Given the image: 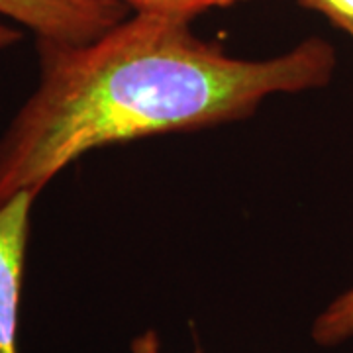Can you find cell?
I'll list each match as a JSON object with an SVG mask.
<instances>
[{
	"instance_id": "8",
	"label": "cell",
	"mask_w": 353,
	"mask_h": 353,
	"mask_svg": "<svg viewBox=\"0 0 353 353\" xmlns=\"http://www.w3.org/2000/svg\"><path fill=\"white\" fill-rule=\"evenodd\" d=\"M20 39H22V34H20L16 28L0 22V50L10 48V46H14V43L20 41Z\"/></svg>"
},
{
	"instance_id": "4",
	"label": "cell",
	"mask_w": 353,
	"mask_h": 353,
	"mask_svg": "<svg viewBox=\"0 0 353 353\" xmlns=\"http://www.w3.org/2000/svg\"><path fill=\"white\" fill-rule=\"evenodd\" d=\"M353 338V289L345 290L312 324V340L318 345H338Z\"/></svg>"
},
{
	"instance_id": "7",
	"label": "cell",
	"mask_w": 353,
	"mask_h": 353,
	"mask_svg": "<svg viewBox=\"0 0 353 353\" xmlns=\"http://www.w3.org/2000/svg\"><path fill=\"white\" fill-rule=\"evenodd\" d=\"M132 353H161V341H159V336H157L153 330H148V332L139 334L138 338L132 341Z\"/></svg>"
},
{
	"instance_id": "2",
	"label": "cell",
	"mask_w": 353,
	"mask_h": 353,
	"mask_svg": "<svg viewBox=\"0 0 353 353\" xmlns=\"http://www.w3.org/2000/svg\"><path fill=\"white\" fill-rule=\"evenodd\" d=\"M132 12L122 0H0V14L30 28L36 39L85 43Z\"/></svg>"
},
{
	"instance_id": "5",
	"label": "cell",
	"mask_w": 353,
	"mask_h": 353,
	"mask_svg": "<svg viewBox=\"0 0 353 353\" xmlns=\"http://www.w3.org/2000/svg\"><path fill=\"white\" fill-rule=\"evenodd\" d=\"M132 12L161 14L192 20L210 8H226L243 0H122Z\"/></svg>"
},
{
	"instance_id": "6",
	"label": "cell",
	"mask_w": 353,
	"mask_h": 353,
	"mask_svg": "<svg viewBox=\"0 0 353 353\" xmlns=\"http://www.w3.org/2000/svg\"><path fill=\"white\" fill-rule=\"evenodd\" d=\"M299 4L322 14L330 24L353 39V0H299Z\"/></svg>"
},
{
	"instance_id": "1",
	"label": "cell",
	"mask_w": 353,
	"mask_h": 353,
	"mask_svg": "<svg viewBox=\"0 0 353 353\" xmlns=\"http://www.w3.org/2000/svg\"><path fill=\"white\" fill-rule=\"evenodd\" d=\"M39 83L0 138V204L38 196L81 155L252 116L273 94L326 87L336 51L308 38L271 59H238L190 20L134 12L85 43L38 39Z\"/></svg>"
},
{
	"instance_id": "3",
	"label": "cell",
	"mask_w": 353,
	"mask_h": 353,
	"mask_svg": "<svg viewBox=\"0 0 353 353\" xmlns=\"http://www.w3.org/2000/svg\"><path fill=\"white\" fill-rule=\"evenodd\" d=\"M36 194L24 190L0 204V353H18V316L30 214Z\"/></svg>"
}]
</instances>
